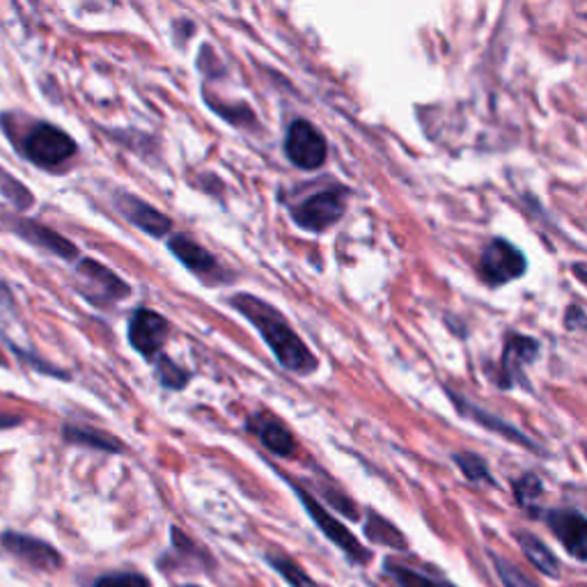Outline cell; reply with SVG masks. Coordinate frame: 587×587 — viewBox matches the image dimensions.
I'll list each match as a JSON object with an SVG mask.
<instances>
[{
	"label": "cell",
	"mask_w": 587,
	"mask_h": 587,
	"mask_svg": "<svg viewBox=\"0 0 587 587\" xmlns=\"http://www.w3.org/2000/svg\"><path fill=\"white\" fill-rule=\"evenodd\" d=\"M229 303H233L246 319H250L260 328L262 338L267 340V345L275 353V359L285 370L294 374H311L317 370V359L313 355V351L305 347V342L294 334L290 321L280 315L273 305L250 294H237Z\"/></svg>",
	"instance_id": "obj_1"
},
{
	"label": "cell",
	"mask_w": 587,
	"mask_h": 587,
	"mask_svg": "<svg viewBox=\"0 0 587 587\" xmlns=\"http://www.w3.org/2000/svg\"><path fill=\"white\" fill-rule=\"evenodd\" d=\"M76 155V143L54 124H35L25 136V157L39 168H56Z\"/></svg>",
	"instance_id": "obj_2"
},
{
	"label": "cell",
	"mask_w": 587,
	"mask_h": 587,
	"mask_svg": "<svg viewBox=\"0 0 587 587\" xmlns=\"http://www.w3.org/2000/svg\"><path fill=\"white\" fill-rule=\"evenodd\" d=\"M285 151L294 166L303 170H317L328 157L326 138L308 120H294L287 129Z\"/></svg>",
	"instance_id": "obj_3"
},
{
	"label": "cell",
	"mask_w": 587,
	"mask_h": 587,
	"mask_svg": "<svg viewBox=\"0 0 587 587\" xmlns=\"http://www.w3.org/2000/svg\"><path fill=\"white\" fill-rule=\"evenodd\" d=\"M523 252L505 239H494L482 252L479 275L487 285H505L526 273Z\"/></svg>",
	"instance_id": "obj_4"
},
{
	"label": "cell",
	"mask_w": 587,
	"mask_h": 587,
	"mask_svg": "<svg viewBox=\"0 0 587 587\" xmlns=\"http://www.w3.org/2000/svg\"><path fill=\"white\" fill-rule=\"evenodd\" d=\"M345 210H347L345 193L338 189H330V191H321L305 202H301L298 207L292 210V216L303 229H311V233H321V229L338 223L342 218Z\"/></svg>",
	"instance_id": "obj_5"
},
{
	"label": "cell",
	"mask_w": 587,
	"mask_h": 587,
	"mask_svg": "<svg viewBox=\"0 0 587 587\" xmlns=\"http://www.w3.org/2000/svg\"><path fill=\"white\" fill-rule=\"evenodd\" d=\"M296 494H298L301 503L305 505V509H308V515L313 517V521L317 523V528L326 534L330 542H334L338 549H342L353 560V563H361V565L370 563V551L353 538L347 526H342L336 517H330L308 492H303L296 487Z\"/></svg>",
	"instance_id": "obj_6"
},
{
	"label": "cell",
	"mask_w": 587,
	"mask_h": 587,
	"mask_svg": "<svg viewBox=\"0 0 587 587\" xmlns=\"http://www.w3.org/2000/svg\"><path fill=\"white\" fill-rule=\"evenodd\" d=\"M546 521L565 551L580 563H587V519L576 509H551Z\"/></svg>",
	"instance_id": "obj_7"
},
{
	"label": "cell",
	"mask_w": 587,
	"mask_h": 587,
	"mask_svg": "<svg viewBox=\"0 0 587 587\" xmlns=\"http://www.w3.org/2000/svg\"><path fill=\"white\" fill-rule=\"evenodd\" d=\"M168 340V321L159 313L140 308L134 313L129 321V342L132 347L151 359V355H159L161 347Z\"/></svg>",
	"instance_id": "obj_8"
},
{
	"label": "cell",
	"mask_w": 587,
	"mask_h": 587,
	"mask_svg": "<svg viewBox=\"0 0 587 587\" xmlns=\"http://www.w3.org/2000/svg\"><path fill=\"white\" fill-rule=\"evenodd\" d=\"M79 273L86 283V296L94 298L97 303H109L129 296V285L124 283L120 275H115L111 269L104 264H99L90 258H86L79 267Z\"/></svg>",
	"instance_id": "obj_9"
},
{
	"label": "cell",
	"mask_w": 587,
	"mask_h": 587,
	"mask_svg": "<svg viewBox=\"0 0 587 587\" xmlns=\"http://www.w3.org/2000/svg\"><path fill=\"white\" fill-rule=\"evenodd\" d=\"M3 546L14 553L16 557H21L23 563H29L35 569H44V572H54L63 565V557L60 553L37 540V538H29V534H21V532H5L3 534Z\"/></svg>",
	"instance_id": "obj_10"
},
{
	"label": "cell",
	"mask_w": 587,
	"mask_h": 587,
	"mask_svg": "<svg viewBox=\"0 0 587 587\" xmlns=\"http://www.w3.org/2000/svg\"><path fill=\"white\" fill-rule=\"evenodd\" d=\"M117 202V210L129 218L136 227H140L143 233L151 235V237H166L170 233V218L166 214H161L159 210L149 207L147 202H143L140 197H134L129 193H120L115 197Z\"/></svg>",
	"instance_id": "obj_11"
},
{
	"label": "cell",
	"mask_w": 587,
	"mask_h": 587,
	"mask_svg": "<svg viewBox=\"0 0 587 587\" xmlns=\"http://www.w3.org/2000/svg\"><path fill=\"white\" fill-rule=\"evenodd\" d=\"M12 227L25 241H31L39 248H46L48 252L58 255V258L71 260V258H76V255H79V248H76L71 241H67L65 237H60L58 233H54L50 227H44V225L33 223V221H21V218L14 221Z\"/></svg>",
	"instance_id": "obj_12"
},
{
	"label": "cell",
	"mask_w": 587,
	"mask_h": 587,
	"mask_svg": "<svg viewBox=\"0 0 587 587\" xmlns=\"http://www.w3.org/2000/svg\"><path fill=\"white\" fill-rule=\"evenodd\" d=\"M538 353H540V345L534 342V340L523 338V336L509 338L507 340V347H505V355H503V379H500V386L503 388L512 386L515 381L521 376V365L538 359Z\"/></svg>",
	"instance_id": "obj_13"
},
{
	"label": "cell",
	"mask_w": 587,
	"mask_h": 587,
	"mask_svg": "<svg viewBox=\"0 0 587 587\" xmlns=\"http://www.w3.org/2000/svg\"><path fill=\"white\" fill-rule=\"evenodd\" d=\"M168 248L172 250V255L177 260H180L187 269H191L193 273L207 278V275H214L218 271V264L214 260V255L204 250L200 244L191 241L189 237L184 235H177L168 241Z\"/></svg>",
	"instance_id": "obj_14"
},
{
	"label": "cell",
	"mask_w": 587,
	"mask_h": 587,
	"mask_svg": "<svg viewBox=\"0 0 587 587\" xmlns=\"http://www.w3.org/2000/svg\"><path fill=\"white\" fill-rule=\"evenodd\" d=\"M250 429L258 433L264 448H269L278 456H290L296 450V441L287 427L269 416H255L250 420Z\"/></svg>",
	"instance_id": "obj_15"
},
{
	"label": "cell",
	"mask_w": 587,
	"mask_h": 587,
	"mask_svg": "<svg viewBox=\"0 0 587 587\" xmlns=\"http://www.w3.org/2000/svg\"><path fill=\"white\" fill-rule=\"evenodd\" d=\"M517 542L523 551V555L530 560V563L538 567L542 574L551 576V578H557L560 576V563L557 557L551 553V549L534 538V534L530 532H517Z\"/></svg>",
	"instance_id": "obj_16"
},
{
	"label": "cell",
	"mask_w": 587,
	"mask_h": 587,
	"mask_svg": "<svg viewBox=\"0 0 587 587\" xmlns=\"http://www.w3.org/2000/svg\"><path fill=\"white\" fill-rule=\"evenodd\" d=\"M384 572L399 585V587H454L448 580H437V578H429L411 567H404L397 563H386Z\"/></svg>",
	"instance_id": "obj_17"
},
{
	"label": "cell",
	"mask_w": 587,
	"mask_h": 587,
	"mask_svg": "<svg viewBox=\"0 0 587 587\" xmlns=\"http://www.w3.org/2000/svg\"><path fill=\"white\" fill-rule=\"evenodd\" d=\"M267 560H269V565L280 576H283L292 587H317V583L308 576V572H305L303 567H298L292 557L280 555V553H269Z\"/></svg>",
	"instance_id": "obj_18"
},
{
	"label": "cell",
	"mask_w": 587,
	"mask_h": 587,
	"mask_svg": "<svg viewBox=\"0 0 587 587\" xmlns=\"http://www.w3.org/2000/svg\"><path fill=\"white\" fill-rule=\"evenodd\" d=\"M65 439L69 443H81V445H88V448H97V450H106V452H120L122 445L106 437V433H99V431H92V429H86V427H65Z\"/></svg>",
	"instance_id": "obj_19"
},
{
	"label": "cell",
	"mask_w": 587,
	"mask_h": 587,
	"mask_svg": "<svg viewBox=\"0 0 587 587\" xmlns=\"http://www.w3.org/2000/svg\"><path fill=\"white\" fill-rule=\"evenodd\" d=\"M365 532H368V538L374 540L376 544H386L393 549H406V540L402 538V532L393 523H388L386 519H381L374 512H370V521L365 526Z\"/></svg>",
	"instance_id": "obj_20"
},
{
	"label": "cell",
	"mask_w": 587,
	"mask_h": 587,
	"mask_svg": "<svg viewBox=\"0 0 587 587\" xmlns=\"http://www.w3.org/2000/svg\"><path fill=\"white\" fill-rule=\"evenodd\" d=\"M494 567H496V574L500 576L505 587H540L538 583H534L532 578H528L519 567H515L505 557L494 555Z\"/></svg>",
	"instance_id": "obj_21"
},
{
	"label": "cell",
	"mask_w": 587,
	"mask_h": 587,
	"mask_svg": "<svg viewBox=\"0 0 587 587\" xmlns=\"http://www.w3.org/2000/svg\"><path fill=\"white\" fill-rule=\"evenodd\" d=\"M542 494H544V484H542V479L538 475H532V473L523 475L515 484V496H517L519 505L526 507V509H530L534 503H538Z\"/></svg>",
	"instance_id": "obj_22"
},
{
	"label": "cell",
	"mask_w": 587,
	"mask_h": 587,
	"mask_svg": "<svg viewBox=\"0 0 587 587\" xmlns=\"http://www.w3.org/2000/svg\"><path fill=\"white\" fill-rule=\"evenodd\" d=\"M454 462H456L459 469L464 471V475H466L471 482H489V484H494L487 464H484L479 456L469 454V452H462V454H454Z\"/></svg>",
	"instance_id": "obj_23"
},
{
	"label": "cell",
	"mask_w": 587,
	"mask_h": 587,
	"mask_svg": "<svg viewBox=\"0 0 587 587\" xmlns=\"http://www.w3.org/2000/svg\"><path fill=\"white\" fill-rule=\"evenodd\" d=\"M157 374H159V381L166 386V388H184L189 384V374L184 370L177 368L170 359H166V355H159V368H157Z\"/></svg>",
	"instance_id": "obj_24"
},
{
	"label": "cell",
	"mask_w": 587,
	"mask_h": 587,
	"mask_svg": "<svg viewBox=\"0 0 587 587\" xmlns=\"http://www.w3.org/2000/svg\"><path fill=\"white\" fill-rule=\"evenodd\" d=\"M0 191H3L5 197H10V202H14L19 210H25V207H31L33 204V193L31 191H25L14 177L5 174L3 170H0Z\"/></svg>",
	"instance_id": "obj_25"
},
{
	"label": "cell",
	"mask_w": 587,
	"mask_h": 587,
	"mask_svg": "<svg viewBox=\"0 0 587 587\" xmlns=\"http://www.w3.org/2000/svg\"><path fill=\"white\" fill-rule=\"evenodd\" d=\"M94 587H149V580L134 572H113L99 576Z\"/></svg>",
	"instance_id": "obj_26"
},
{
	"label": "cell",
	"mask_w": 587,
	"mask_h": 587,
	"mask_svg": "<svg viewBox=\"0 0 587 587\" xmlns=\"http://www.w3.org/2000/svg\"><path fill=\"white\" fill-rule=\"evenodd\" d=\"M565 324H567L572 330H576V328H587V317L580 313V308H576V305H574V308L567 311V319H565Z\"/></svg>",
	"instance_id": "obj_27"
},
{
	"label": "cell",
	"mask_w": 587,
	"mask_h": 587,
	"mask_svg": "<svg viewBox=\"0 0 587 587\" xmlns=\"http://www.w3.org/2000/svg\"><path fill=\"white\" fill-rule=\"evenodd\" d=\"M10 292L3 287V285H0V308H3V305H8L10 303Z\"/></svg>",
	"instance_id": "obj_28"
},
{
	"label": "cell",
	"mask_w": 587,
	"mask_h": 587,
	"mask_svg": "<svg viewBox=\"0 0 587 587\" xmlns=\"http://www.w3.org/2000/svg\"><path fill=\"white\" fill-rule=\"evenodd\" d=\"M191 587H195V585H191Z\"/></svg>",
	"instance_id": "obj_29"
}]
</instances>
